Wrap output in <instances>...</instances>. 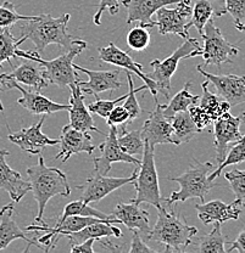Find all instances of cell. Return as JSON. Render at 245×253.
<instances>
[{"label":"cell","mask_w":245,"mask_h":253,"mask_svg":"<svg viewBox=\"0 0 245 253\" xmlns=\"http://www.w3.org/2000/svg\"><path fill=\"white\" fill-rule=\"evenodd\" d=\"M70 14H64L60 17L42 14L33 16L28 21H23L21 26V36L25 37L26 41L30 39L34 44V49L38 54H42L50 44H56L66 51L75 45L80 38L71 36L67 31Z\"/></svg>","instance_id":"6da1fadb"},{"label":"cell","mask_w":245,"mask_h":253,"mask_svg":"<svg viewBox=\"0 0 245 253\" xmlns=\"http://www.w3.org/2000/svg\"><path fill=\"white\" fill-rule=\"evenodd\" d=\"M31 191L38 205V214L34 223L43 221V214L50 199L55 196L67 197L71 194L67 175L56 167H49L46 165L43 156H39L38 163L26 169Z\"/></svg>","instance_id":"7a4b0ae2"},{"label":"cell","mask_w":245,"mask_h":253,"mask_svg":"<svg viewBox=\"0 0 245 253\" xmlns=\"http://www.w3.org/2000/svg\"><path fill=\"white\" fill-rule=\"evenodd\" d=\"M157 220L147 240L165 245L166 252H182L193 244L197 234L196 226L189 225L186 218L175 212V210L168 211L165 207V202L157 208Z\"/></svg>","instance_id":"3957f363"},{"label":"cell","mask_w":245,"mask_h":253,"mask_svg":"<svg viewBox=\"0 0 245 253\" xmlns=\"http://www.w3.org/2000/svg\"><path fill=\"white\" fill-rule=\"evenodd\" d=\"M215 166L211 162H200L196 158H193V165L188 167L183 174L178 176H171L170 180L180 184V190L173 191L168 199L163 200L167 206L175 205L177 202H184L189 199H200L205 202V196L210 190L220 186L213 180H210L209 174Z\"/></svg>","instance_id":"277c9868"},{"label":"cell","mask_w":245,"mask_h":253,"mask_svg":"<svg viewBox=\"0 0 245 253\" xmlns=\"http://www.w3.org/2000/svg\"><path fill=\"white\" fill-rule=\"evenodd\" d=\"M196 56H201V46H200L197 39L189 37L181 46H178L172 52V55L166 57L163 61H160L157 59L152 60L150 62L152 71L147 73V77L154 82L157 93H161L165 97H170L171 79L177 71L178 63L182 59Z\"/></svg>","instance_id":"5b68a950"},{"label":"cell","mask_w":245,"mask_h":253,"mask_svg":"<svg viewBox=\"0 0 245 253\" xmlns=\"http://www.w3.org/2000/svg\"><path fill=\"white\" fill-rule=\"evenodd\" d=\"M155 146L146 141L144 144L143 158L138 166V174L133 185L136 188V197L132 201L136 204H147L159 208L162 206L163 199L161 196L159 185V175H157L156 166L154 156Z\"/></svg>","instance_id":"8992f818"},{"label":"cell","mask_w":245,"mask_h":253,"mask_svg":"<svg viewBox=\"0 0 245 253\" xmlns=\"http://www.w3.org/2000/svg\"><path fill=\"white\" fill-rule=\"evenodd\" d=\"M86 47V42L80 39L70 50L54 60L48 61V60H44L41 54L37 55L36 61L43 66L44 77L47 82L49 84H55L59 88H66L70 84L80 81V76L73 67V59L78 56Z\"/></svg>","instance_id":"52a82bcc"},{"label":"cell","mask_w":245,"mask_h":253,"mask_svg":"<svg viewBox=\"0 0 245 253\" xmlns=\"http://www.w3.org/2000/svg\"><path fill=\"white\" fill-rule=\"evenodd\" d=\"M204 47H201V56L204 59L202 67L215 65L221 67L223 63H232V57L239 54V47L229 43L221 33L220 28L216 27L213 18H210L204 26Z\"/></svg>","instance_id":"ba28073f"},{"label":"cell","mask_w":245,"mask_h":253,"mask_svg":"<svg viewBox=\"0 0 245 253\" xmlns=\"http://www.w3.org/2000/svg\"><path fill=\"white\" fill-rule=\"evenodd\" d=\"M192 0H181L176 2V6H162L155 12L156 20L154 21V27L159 28V33L162 36L175 34L182 39L189 38L188 23L192 17Z\"/></svg>","instance_id":"9c48e42d"},{"label":"cell","mask_w":245,"mask_h":253,"mask_svg":"<svg viewBox=\"0 0 245 253\" xmlns=\"http://www.w3.org/2000/svg\"><path fill=\"white\" fill-rule=\"evenodd\" d=\"M11 89H16V90L21 91L22 96L17 100L18 104L26 109L30 113L36 116H46V115H52L55 112H60V111H68L70 105L66 104H59L52 100L48 99L44 95L41 94V91H36L33 89H26L14 81L12 78H9L6 73H4V77L0 81V90L6 91L11 90Z\"/></svg>","instance_id":"30bf717a"},{"label":"cell","mask_w":245,"mask_h":253,"mask_svg":"<svg viewBox=\"0 0 245 253\" xmlns=\"http://www.w3.org/2000/svg\"><path fill=\"white\" fill-rule=\"evenodd\" d=\"M137 174H138V166L136 170L132 173L131 176L127 178H114V176H106L105 174L99 173L98 170H94V173L84 181L83 185L78 186L82 191L81 200H83L87 204L92 202L101 201L104 197L110 195L111 192L116 191L117 189L127 185V184H133L136 180Z\"/></svg>","instance_id":"8fae6325"},{"label":"cell","mask_w":245,"mask_h":253,"mask_svg":"<svg viewBox=\"0 0 245 253\" xmlns=\"http://www.w3.org/2000/svg\"><path fill=\"white\" fill-rule=\"evenodd\" d=\"M213 144L216 150V160L218 163L225 160L229 144L238 141L242 138L241 126L245 123V112L234 117L226 112L213 121Z\"/></svg>","instance_id":"7c38bea8"},{"label":"cell","mask_w":245,"mask_h":253,"mask_svg":"<svg viewBox=\"0 0 245 253\" xmlns=\"http://www.w3.org/2000/svg\"><path fill=\"white\" fill-rule=\"evenodd\" d=\"M117 126H110L109 134L105 139L104 142L99 145V150L101 152L99 157H94V168L101 174H107L111 169L112 165L116 162H125L130 163V165L139 166L141 165V160L137 157L132 156V155L126 154L122 149L120 147L117 142Z\"/></svg>","instance_id":"4fadbf2b"},{"label":"cell","mask_w":245,"mask_h":253,"mask_svg":"<svg viewBox=\"0 0 245 253\" xmlns=\"http://www.w3.org/2000/svg\"><path fill=\"white\" fill-rule=\"evenodd\" d=\"M196 71L201 73L202 77L206 78L209 83L213 84L218 96L225 100V101H227L231 105V107L244 104L245 76L212 75V73L206 72L205 68L201 67V65L196 66Z\"/></svg>","instance_id":"5bb4252c"},{"label":"cell","mask_w":245,"mask_h":253,"mask_svg":"<svg viewBox=\"0 0 245 253\" xmlns=\"http://www.w3.org/2000/svg\"><path fill=\"white\" fill-rule=\"evenodd\" d=\"M44 121L46 117H42L36 125L25 126L18 131H10L7 139L30 155H39L46 147L54 146L60 142L59 139H51L42 133Z\"/></svg>","instance_id":"9a60e30c"},{"label":"cell","mask_w":245,"mask_h":253,"mask_svg":"<svg viewBox=\"0 0 245 253\" xmlns=\"http://www.w3.org/2000/svg\"><path fill=\"white\" fill-rule=\"evenodd\" d=\"M155 109L142 126V136L152 146L162 144H172V125L171 120L165 117L162 112V105L154 97Z\"/></svg>","instance_id":"2e32d148"},{"label":"cell","mask_w":245,"mask_h":253,"mask_svg":"<svg viewBox=\"0 0 245 253\" xmlns=\"http://www.w3.org/2000/svg\"><path fill=\"white\" fill-rule=\"evenodd\" d=\"M73 67L76 71L86 73L89 78L87 82H77L78 85L81 86L82 93L84 95L92 94L97 99V97H99L100 93L117 90L122 86V82L120 81V68H116L112 71H92L88 68H83L77 63H73Z\"/></svg>","instance_id":"e0dca14e"},{"label":"cell","mask_w":245,"mask_h":253,"mask_svg":"<svg viewBox=\"0 0 245 253\" xmlns=\"http://www.w3.org/2000/svg\"><path fill=\"white\" fill-rule=\"evenodd\" d=\"M99 57L102 62L110 63V65H114L116 67L123 68L125 71H130V72L134 73V75L138 76L144 83L147 84V90H150L152 97H157V90L155 83L147 77V73L143 72V66L141 63H137L130 56V54L123 50H121L120 47H117L114 43H110L107 46L99 47Z\"/></svg>","instance_id":"ac0fdd59"},{"label":"cell","mask_w":245,"mask_h":253,"mask_svg":"<svg viewBox=\"0 0 245 253\" xmlns=\"http://www.w3.org/2000/svg\"><path fill=\"white\" fill-rule=\"evenodd\" d=\"M59 140L60 152L55 156V160H61L62 163L67 162L68 158L75 154L86 152L87 155H92L97 147L88 131L77 130L70 125L62 128Z\"/></svg>","instance_id":"d6986e66"},{"label":"cell","mask_w":245,"mask_h":253,"mask_svg":"<svg viewBox=\"0 0 245 253\" xmlns=\"http://www.w3.org/2000/svg\"><path fill=\"white\" fill-rule=\"evenodd\" d=\"M112 215L118 219L120 224L126 225V228L131 231H138L142 237L149 236L151 228H150L149 221V212L146 208L142 207L141 205L136 204V202L131 201L128 204H123L120 202L114 212L111 213Z\"/></svg>","instance_id":"ffe728a7"},{"label":"cell","mask_w":245,"mask_h":253,"mask_svg":"<svg viewBox=\"0 0 245 253\" xmlns=\"http://www.w3.org/2000/svg\"><path fill=\"white\" fill-rule=\"evenodd\" d=\"M15 202L5 205L0 210V251L6 249L12 241L15 240H25L27 242V249L25 252H27L31 249V246H37L38 249L46 251L44 246H42L37 240H31L26 236L25 231L21 230L20 226L17 225L15 220Z\"/></svg>","instance_id":"44dd1931"},{"label":"cell","mask_w":245,"mask_h":253,"mask_svg":"<svg viewBox=\"0 0 245 253\" xmlns=\"http://www.w3.org/2000/svg\"><path fill=\"white\" fill-rule=\"evenodd\" d=\"M241 205L242 202L239 200H234L229 205L220 200H213L210 202L196 205V211L197 212V217L204 225H209L215 221L222 224L227 220L239 219V215L242 214V210L239 208Z\"/></svg>","instance_id":"7402d4cb"},{"label":"cell","mask_w":245,"mask_h":253,"mask_svg":"<svg viewBox=\"0 0 245 253\" xmlns=\"http://www.w3.org/2000/svg\"><path fill=\"white\" fill-rule=\"evenodd\" d=\"M71 89V97H70V125L77 130L82 131H97V133L104 134L100 129H98L91 112L88 111V107L84 104V94L82 93L81 86L78 83L70 84Z\"/></svg>","instance_id":"603a6c76"},{"label":"cell","mask_w":245,"mask_h":253,"mask_svg":"<svg viewBox=\"0 0 245 253\" xmlns=\"http://www.w3.org/2000/svg\"><path fill=\"white\" fill-rule=\"evenodd\" d=\"M9 151L5 149L0 150V189L5 190L11 197L12 202L18 204L31 191L30 181L25 180L20 173L12 169L6 162Z\"/></svg>","instance_id":"cb8c5ba5"},{"label":"cell","mask_w":245,"mask_h":253,"mask_svg":"<svg viewBox=\"0 0 245 253\" xmlns=\"http://www.w3.org/2000/svg\"><path fill=\"white\" fill-rule=\"evenodd\" d=\"M181 0H122L127 9V25L139 22L141 25L154 27L152 16L162 6L176 4Z\"/></svg>","instance_id":"d4e9b609"},{"label":"cell","mask_w":245,"mask_h":253,"mask_svg":"<svg viewBox=\"0 0 245 253\" xmlns=\"http://www.w3.org/2000/svg\"><path fill=\"white\" fill-rule=\"evenodd\" d=\"M22 62L15 67L10 73H6L9 78H12L17 83L23 84L30 89L36 91H42L47 85L46 77H44L43 66L38 61L32 59H21Z\"/></svg>","instance_id":"484cf974"},{"label":"cell","mask_w":245,"mask_h":253,"mask_svg":"<svg viewBox=\"0 0 245 253\" xmlns=\"http://www.w3.org/2000/svg\"><path fill=\"white\" fill-rule=\"evenodd\" d=\"M226 14L225 0H196L188 27H196L201 36L204 33V26L210 18L221 17Z\"/></svg>","instance_id":"4316f807"},{"label":"cell","mask_w":245,"mask_h":253,"mask_svg":"<svg viewBox=\"0 0 245 253\" xmlns=\"http://www.w3.org/2000/svg\"><path fill=\"white\" fill-rule=\"evenodd\" d=\"M114 236L116 239L122 236V231L114 225V223L109 220H101L98 223L89 224V225L84 226L81 230L76 231V233L70 234L67 235L68 240H70V245H80L88 239H96L101 240L104 237Z\"/></svg>","instance_id":"83f0119b"},{"label":"cell","mask_w":245,"mask_h":253,"mask_svg":"<svg viewBox=\"0 0 245 253\" xmlns=\"http://www.w3.org/2000/svg\"><path fill=\"white\" fill-rule=\"evenodd\" d=\"M171 125L173 129L172 145H176V146L191 141L197 133L201 131L193 122L188 110L176 113L171 118Z\"/></svg>","instance_id":"f1b7e54d"},{"label":"cell","mask_w":245,"mask_h":253,"mask_svg":"<svg viewBox=\"0 0 245 253\" xmlns=\"http://www.w3.org/2000/svg\"><path fill=\"white\" fill-rule=\"evenodd\" d=\"M209 81H205L201 84L202 88V96L199 97V105L200 107L210 118L212 120V122L215 120H217L218 117H221L222 115H225L226 112H229L231 109V105L227 101H225L223 99H221L218 95L211 93L209 90Z\"/></svg>","instance_id":"f546056e"},{"label":"cell","mask_w":245,"mask_h":253,"mask_svg":"<svg viewBox=\"0 0 245 253\" xmlns=\"http://www.w3.org/2000/svg\"><path fill=\"white\" fill-rule=\"evenodd\" d=\"M191 82L186 83L183 88H182V90L178 91V93L170 100V102H168L167 105H165V106L162 105V112L163 115H165V117L171 120L176 113L181 112V111L188 110L192 105L197 104L200 96L191 94Z\"/></svg>","instance_id":"4dcf8cb0"},{"label":"cell","mask_w":245,"mask_h":253,"mask_svg":"<svg viewBox=\"0 0 245 253\" xmlns=\"http://www.w3.org/2000/svg\"><path fill=\"white\" fill-rule=\"evenodd\" d=\"M68 215H82V217H94L99 218V219L110 220L114 224H120L118 219H116L112 214H106V213L101 212V211L97 210V208L92 207L91 205L84 202L83 200H76V201L70 202L66 205V207L60 214V217H68Z\"/></svg>","instance_id":"1f68e13d"},{"label":"cell","mask_w":245,"mask_h":253,"mask_svg":"<svg viewBox=\"0 0 245 253\" xmlns=\"http://www.w3.org/2000/svg\"><path fill=\"white\" fill-rule=\"evenodd\" d=\"M225 244L226 239L222 234L221 229V223L215 221L212 230L209 234L200 236L197 240V252H216V253H225Z\"/></svg>","instance_id":"d6a6232c"},{"label":"cell","mask_w":245,"mask_h":253,"mask_svg":"<svg viewBox=\"0 0 245 253\" xmlns=\"http://www.w3.org/2000/svg\"><path fill=\"white\" fill-rule=\"evenodd\" d=\"M117 142L126 154L132 155V156H142L143 155L146 141H144L143 136H142L141 129L127 131L125 126H123L121 129L120 135L117 133Z\"/></svg>","instance_id":"836d02e7"},{"label":"cell","mask_w":245,"mask_h":253,"mask_svg":"<svg viewBox=\"0 0 245 253\" xmlns=\"http://www.w3.org/2000/svg\"><path fill=\"white\" fill-rule=\"evenodd\" d=\"M25 42V37L21 36L20 39H16L10 30L0 31V70L2 68L4 62H9L11 65V59L18 60V46Z\"/></svg>","instance_id":"e575fe53"},{"label":"cell","mask_w":245,"mask_h":253,"mask_svg":"<svg viewBox=\"0 0 245 253\" xmlns=\"http://www.w3.org/2000/svg\"><path fill=\"white\" fill-rule=\"evenodd\" d=\"M245 162V135H242V138L238 141L234 142L233 146L229 149L226 154L225 160L220 163L217 168L209 175L210 180H215L217 176L221 175L226 167L233 165H239V163Z\"/></svg>","instance_id":"d590c367"},{"label":"cell","mask_w":245,"mask_h":253,"mask_svg":"<svg viewBox=\"0 0 245 253\" xmlns=\"http://www.w3.org/2000/svg\"><path fill=\"white\" fill-rule=\"evenodd\" d=\"M126 77H127L128 89H130V90H128L126 99L123 100L125 104H123L122 106L128 111V113H130V123H132L134 120H137L142 113V107L141 105H139L138 100H137L136 94L138 93V91L144 90V89L147 90V84L144 83L143 85L138 86L137 89L134 88V82H133V78H132V72H130V71H126Z\"/></svg>","instance_id":"8d00e7d4"},{"label":"cell","mask_w":245,"mask_h":253,"mask_svg":"<svg viewBox=\"0 0 245 253\" xmlns=\"http://www.w3.org/2000/svg\"><path fill=\"white\" fill-rule=\"evenodd\" d=\"M149 26L139 25L138 27H134L127 33L126 37V43L128 47L133 51H143L149 46L151 41V34H150Z\"/></svg>","instance_id":"74e56055"},{"label":"cell","mask_w":245,"mask_h":253,"mask_svg":"<svg viewBox=\"0 0 245 253\" xmlns=\"http://www.w3.org/2000/svg\"><path fill=\"white\" fill-rule=\"evenodd\" d=\"M33 16H23L16 11V6L10 1H4L0 5V31L10 30L18 21H28Z\"/></svg>","instance_id":"f35d334b"},{"label":"cell","mask_w":245,"mask_h":253,"mask_svg":"<svg viewBox=\"0 0 245 253\" xmlns=\"http://www.w3.org/2000/svg\"><path fill=\"white\" fill-rule=\"evenodd\" d=\"M126 96H127V94L122 95V96L117 97V99L115 100H101L100 97H97L96 101L92 102L91 105H88V111L91 113H96V115H98L101 118H104V120H106L107 116L110 115L112 109H114L116 105L122 102L123 100L126 99Z\"/></svg>","instance_id":"ab89813d"},{"label":"cell","mask_w":245,"mask_h":253,"mask_svg":"<svg viewBox=\"0 0 245 253\" xmlns=\"http://www.w3.org/2000/svg\"><path fill=\"white\" fill-rule=\"evenodd\" d=\"M225 178L227 179L232 191L236 195V200H242L245 197V170L233 169L231 172H226Z\"/></svg>","instance_id":"60d3db41"},{"label":"cell","mask_w":245,"mask_h":253,"mask_svg":"<svg viewBox=\"0 0 245 253\" xmlns=\"http://www.w3.org/2000/svg\"><path fill=\"white\" fill-rule=\"evenodd\" d=\"M226 10L233 17L234 25L245 26V0H225Z\"/></svg>","instance_id":"b9f144b4"},{"label":"cell","mask_w":245,"mask_h":253,"mask_svg":"<svg viewBox=\"0 0 245 253\" xmlns=\"http://www.w3.org/2000/svg\"><path fill=\"white\" fill-rule=\"evenodd\" d=\"M120 1L121 0H100L98 4V10L94 15L93 20L97 26L101 25V16L104 14L105 10L110 12V15H116L120 10Z\"/></svg>","instance_id":"7bdbcfd3"},{"label":"cell","mask_w":245,"mask_h":253,"mask_svg":"<svg viewBox=\"0 0 245 253\" xmlns=\"http://www.w3.org/2000/svg\"><path fill=\"white\" fill-rule=\"evenodd\" d=\"M107 126H123L130 125V113L123 106H116L112 109L106 118Z\"/></svg>","instance_id":"ee69618b"},{"label":"cell","mask_w":245,"mask_h":253,"mask_svg":"<svg viewBox=\"0 0 245 253\" xmlns=\"http://www.w3.org/2000/svg\"><path fill=\"white\" fill-rule=\"evenodd\" d=\"M189 113H191V117L193 120V122L196 123V126L200 130L206 128L207 126H210L212 123V120L201 109H200L197 105H192L191 107L188 109Z\"/></svg>","instance_id":"f6af8a7d"},{"label":"cell","mask_w":245,"mask_h":253,"mask_svg":"<svg viewBox=\"0 0 245 253\" xmlns=\"http://www.w3.org/2000/svg\"><path fill=\"white\" fill-rule=\"evenodd\" d=\"M133 236H132V244L131 247L128 249L127 252L130 253H156L154 249L149 247L146 242L143 241V237L141 236V234L138 231H132Z\"/></svg>","instance_id":"bcb514c9"},{"label":"cell","mask_w":245,"mask_h":253,"mask_svg":"<svg viewBox=\"0 0 245 253\" xmlns=\"http://www.w3.org/2000/svg\"><path fill=\"white\" fill-rule=\"evenodd\" d=\"M96 242V239H88L80 245H73L71 246V253H94L93 245Z\"/></svg>","instance_id":"7dc6e473"},{"label":"cell","mask_w":245,"mask_h":253,"mask_svg":"<svg viewBox=\"0 0 245 253\" xmlns=\"http://www.w3.org/2000/svg\"><path fill=\"white\" fill-rule=\"evenodd\" d=\"M231 244V247L227 250V252L237 251L239 253H245V228L239 233L238 237Z\"/></svg>","instance_id":"c3c4849f"},{"label":"cell","mask_w":245,"mask_h":253,"mask_svg":"<svg viewBox=\"0 0 245 253\" xmlns=\"http://www.w3.org/2000/svg\"><path fill=\"white\" fill-rule=\"evenodd\" d=\"M234 27H236L237 30H238V31L244 32V33H245V26H242V25H234Z\"/></svg>","instance_id":"681fc988"},{"label":"cell","mask_w":245,"mask_h":253,"mask_svg":"<svg viewBox=\"0 0 245 253\" xmlns=\"http://www.w3.org/2000/svg\"><path fill=\"white\" fill-rule=\"evenodd\" d=\"M2 77H4V73H1V75H0V81H1ZM2 111H4V106H2L1 101H0V112H2Z\"/></svg>","instance_id":"f907efd6"},{"label":"cell","mask_w":245,"mask_h":253,"mask_svg":"<svg viewBox=\"0 0 245 253\" xmlns=\"http://www.w3.org/2000/svg\"><path fill=\"white\" fill-rule=\"evenodd\" d=\"M241 206H243V207L245 208V197H244L243 200H242V205Z\"/></svg>","instance_id":"816d5d0a"}]
</instances>
